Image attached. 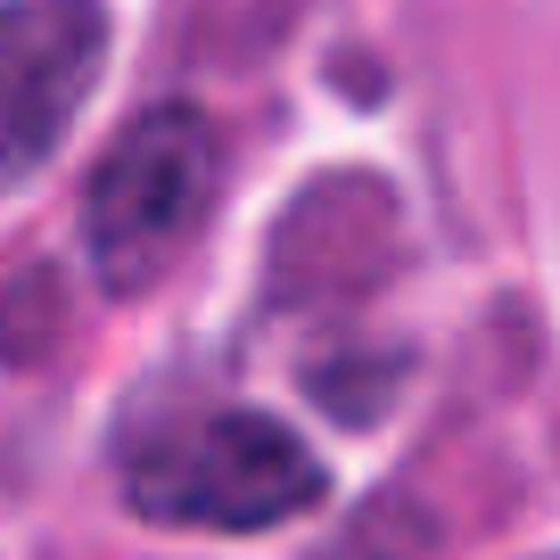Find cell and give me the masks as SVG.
Here are the masks:
<instances>
[{
    "label": "cell",
    "instance_id": "1",
    "mask_svg": "<svg viewBox=\"0 0 560 560\" xmlns=\"http://www.w3.org/2000/svg\"><path fill=\"white\" fill-rule=\"evenodd\" d=\"M214 165L223 158H214V132L198 107H149L140 124L116 132V149L100 158L83 198L91 264L116 298H140L190 247V231L214 207Z\"/></svg>",
    "mask_w": 560,
    "mask_h": 560
},
{
    "label": "cell",
    "instance_id": "3",
    "mask_svg": "<svg viewBox=\"0 0 560 560\" xmlns=\"http://www.w3.org/2000/svg\"><path fill=\"white\" fill-rule=\"evenodd\" d=\"M100 0H0V190L25 182L67 140L74 107L100 83Z\"/></svg>",
    "mask_w": 560,
    "mask_h": 560
},
{
    "label": "cell",
    "instance_id": "2",
    "mask_svg": "<svg viewBox=\"0 0 560 560\" xmlns=\"http://www.w3.org/2000/svg\"><path fill=\"white\" fill-rule=\"evenodd\" d=\"M124 494L165 527H272L322 494V462L264 412H207L140 445Z\"/></svg>",
    "mask_w": 560,
    "mask_h": 560
}]
</instances>
